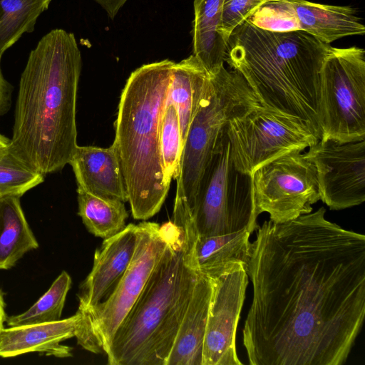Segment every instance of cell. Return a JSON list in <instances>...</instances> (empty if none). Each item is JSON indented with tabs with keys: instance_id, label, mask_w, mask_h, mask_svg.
Here are the masks:
<instances>
[{
	"instance_id": "9a60e30c",
	"label": "cell",
	"mask_w": 365,
	"mask_h": 365,
	"mask_svg": "<svg viewBox=\"0 0 365 365\" xmlns=\"http://www.w3.org/2000/svg\"><path fill=\"white\" fill-rule=\"evenodd\" d=\"M68 164L72 167L77 190L128 202L120 160L113 144L108 148L77 145Z\"/></svg>"
},
{
	"instance_id": "44dd1931",
	"label": "cell",
	"mask_w": 365,
	"mask_h": 365,
	"mask_svg": "<svg viewBox=\"0 0 365 365\" xmlns=\"http://www.w3.org/2000/svg\"><path fill=\"white\" fill-rule=\"evenodd\" d=\"M224 0H195L193 55L210 75L226 60L227 42L219 32Z\"/></svg>"
},
{
	"instance_id": "7a4b0ae2",
	"label": "cell",
	"mask_w": 365,
	"mask_h": 365,
	"mask_svg": "<svg viewBox=\"0 0 365 365\" xmlns=\"http://www.w3.org/2000/svg\"><path fill=\"white\" fill-rule=\"evenodd\" d=\"M81 67L74 34L56 29L31 51L21 75L9 148L44 176L68 164L78 145Z\"/></svg>"
},
{
	"instance_id": "836d02e7",
	"label": "cell",
	"mask_w": 365,
	"mask_h": 365,
	"mask_svg": "<svg viewBox=\"0 0 365 365\" xmlns=\"http://www.w3.org/2000/svg\"><path fill=\"white\" fill-rule=\"evenodd\" d=\"M1 198V197H0V199Z\"/></svg>"
},
{
	"instance_id": "7c38bea8",
	"label": "cell",
	"mask_w": 365,
	"mask_h": 365,
	"mask_svg": "<svg viewBox=\"0 0 365 365\" xmlns=\"http://www.w3.org/2000/svg\"><path fill=\"white\" fill-rule=\"evenodd\" d=\"M304 154L315 167L320 200L331 210L365 201V140L320 139Z\"/></svg>"
},
{
	"instance_id": "f1b7e54d",
	"label": "cell",
	"mask_w": 365,
	"mask_h": 365,
	"mask_svg": "<svg viewBox=\"0 0 365 365\" xmlns=\"http://www.w3.org/2000/svg\"><path fill=\"white\" fill-rule=\"evenodd\" d=\"M268 0H224L219 32L227 43L232 31Z\"/></svg>"
},
{
	"instance_id": "8fae6325",
	"label": "cell",
	"mask_w": 365,
	"mask_h": 365,
	"mask_svg": "<svg viewBox=\"0 0 365 365\" xmlns=\"http://www.w3.org/2000/svg\"><path fill=\"white\" fill-rule=\"evenodd\" d=\"M251 175L256 213L267 212L274 223L311 212L320 200L315 167L301 150L283 154Z\"/></svg>"
},
{
	"instance_id": "ba28073f",
	"label": "cell",
	"mask_w": 365,
	"mask_h": 365,
	"mask_svg": "<svg viewBox=\"0 0 365 365\" xmlns=\"http://www.w3.org/2000/svg\"><path fill=\"white\" fill-rule=\"evenodd\" d=\"M227 127L220 134L202 176L192 223L198 237L257 229L252 175L237 170Z\"/></svg>"
},
{
	"instance_id": "5b68a950",
	"label": "cell",
	"mask_w": 365,
	"mask_h": 365,
	"mask_svg": "<svg viewBox=\"0 0 365 365\" xmlns=\"http://www.w3.org/2000/svg\"><path fill=\"white\" fill-rule=\"evenodd\" d=\"M177 226L106 354L109 365H166L197 278Z\"/></svg>"
},
{
	"instance_id": "30bf717a",
	"label": "cell",
	"mask_w": 365,
	"mask_h": 365,
	"mask_svg": "<svg viewBox=\"0 0 365 365\" xmlns=\"http://www.w3.org/2000/svg\"><path fill=\"white\" fill-rule=\"evenodd\" d=\"M232 158L237 170L252 174L264 163L319 141L304 120L259 103L227 126Z\"/></svg>"
},
{
	"instance_id": "83f0119b",
	"label": "cell",
	"mask_w": 365,
	"mask_h": 365,
	"mask_svg": "<svg viewBox=\"0 0 365 365\" xmlns=\"http://www.w3.org/2000/svg\"><path fill=\"white\" fill-rule=\"evenodd\" d=\"M254 26L270 31L299 30L289 0H268L247 19Z\"/></svg>"
},
{
	"instance_id": "ac0fdd59",
	"label": "cell",
	"mask_w": 365,
	"mask_h": 365,
	"mask_svg": "<svg viewBox=\"0 0 365 365\" xmlns=\"http://www.w3.org/2000/svg\"><path fill=\"white\" fill-rule=\"evenodd\" d=\"M300 31L330 44L343 37L364 35L365 26L357 11L349 6L289 0Z\"/></svg>"
},
{
	"instance_id": "e0dca14e",
	"label": "cell",
	"mask_w": 365,
	"mask_h": 365,
	"mask_svg": "<svg viewBox=\"0 0 365 365\" xmlns=\"http://www.w3.org/2000/svg\"><path fill=\"white\" fill-rule=\"evenodd\" d=\"M212 290L210 279L197 272L166 365H202L203 342Z\"/></svg>"
},
{
	"instance_id": "4316f807",
	"label": "cell",
	"mask_w": 365,
	"mask_h": 365,
	"mask_svg": "<svg viewBox=\"0 0 365 365\" xmlns=\"http://www.w3.org/2000/svg\"><path fill=\"white\" fill-rule=\"evenodd\" d=\"M160 152L165 182L170 185L179 173L183 148L178 113L172 104L165 106L160 128Z\"/></svg>"
},
{
	"instance_id": "cb8c5ba5",
	"label": "cell",
	"mask_w": 365,
	"mask_h": 365,
	"mask_svg": "<svg viewBox=\"0 0 365 365\" xmlns=\"http://www.w3.org/2000/svg\"><path fill=\"white\" fill-rule=\"evenodd\" d=\"M51 0H0V56L24 33L34 30Z\"/></svg>"
},
{
	"instance_id": "f546056e",
	"label": "cell",
	"mask_w": 365,
	"mask_h": 365,
	"mask_svg": "<svg viewBox=\"0 0 365 365\" xmlns=\"http://www.w3.org/2000/svg\"><path fill=\"white\" fill-rule=\"evenodd\" d=\"M1 56H0L1 63ZM12 86L3 76L0 64V115L8 112L11 104Z\"/></svg>"
},
{
	"instance_id": "1f68e13d",
	"label": "cell",
	"mask_w": 365,
	"mask_h": 365,
	"mask_svg": "<svg viewBox=\"0 0 365 365\" xmlns=\"http://www.w3.org/2000/svg\"><path fill=\"white\" fill-rule=\"evenodd\" d=\"M7 319L6 313V304L4 299L3 293L0 289V333L4 328V325L6 323Z\"/></svg>"
},
{
	"instance_id": "9c48e42d",
	"label": "cell",
	"mask_w": 365,
	"mask_h": 365,
	"mask_svg": "<svg viewBox=\"0 0 365 365\" xmlns=\"http://www.w3.org/2000/svg\"><path fill=\"white\" fill-rule=\"evenodd\" d=\"M321 139L365 140V51L331 46L320 73Z\"/></svg>"
},
{
	"instance_id": "4dcf8cb0",
	"label": "cell",
	"mask_w": 365,
	"mask_h": 365,
	"mask_svg": "<svg viewBox=\"0 0 365 365\" xmlns=\"http://www.w3.org/2000/svg\"><path fill=\"white\" fill-rule=\"evenodd\" d=\"M98 4L107 13L108 16L113 19L120 9L127 0H93Z\"/></svg>"
},
{
	"instance_id": "ffe728a7",
	"label": "cell",
	"mask_w": 365,
	"mask_h": 365,
	"mask_svg": "<svg viewBox=\"0 0 365 365\" xmlns=\"http://www.w3.org/2000/svg\"><path fill=\"white\" fill-rule=\"evenodd\" d=\"M247 230L222 235L197 237L191 258L200 273L214 277L232 262H241L247 268L251 255Z\"/></svg>"
},
{
	"instance_id": "d6a6232c",
	"label": "cell",
	"mask_w": 365,
	"mask_h": 365,
	"mask_svg": "<svg viewBox=\"0 0 365 365\" xmlns=\"http://www.w3.org/2000/svg\"><path fill=\"white\" fill-rule=\"evenodd\" d=\"M10 143V140L0 134V155L5 153Z\"/></svg>"
},
{
	"instance_id": "d6986e66",
	"label": "cell",
	"mask_w": 365,
	"mask_h": 365,
	"mask_svg": "<svg viewBox=\"0 0 365 365\" xmlns=\"http://www.w3.org/2000/svg\"><path fill=\"white\" fill-rule=\"evenodd\" d=\"M210 78V75L193 54L174 63L165 106L172 104L176 109L183 144Z\"/></svg>"
},
{
	"instance_id": "277c9868",
	"label": "cell",
	"mask_w": 365,
	"mask_h": 365,
	"mask_svg": "<svg viewBox=\"0 0 365 365\" xmlns=\"http://www.w3.org/2000/svg\"><path fill=\"white\" fill-rule=\"evenodd\" d=\"M174 63L165 59L138 68L120 98L113 144L135 220H146L157 214L170 189L164 179L159 140Z\"/></svg>"
},
{
	"instance_id": "5bb4252c",
	"label": "cell",
	"mask_w": 365,
	"mask_h": 365,
	"mask_svg": "<svg viewBox=\"0 0 365 365\" xmlns=\"http://www.w3.org/2000/svg\"><path fill=\"white\" fill-rule=\"evenodd\" d=\"M136 241L137 225L132 223L104 239L95 252L91 271L80 284L77 312L87 311L110 296L131 262Z\"/></svg>"
},
{
	"instance_id": "4fadbf2b",
	"label": "cell",
	"mask_w": 365,
	"mask_h": 365,
	"mask_svg": "<svg viewBox=\"0 0 365 365\" xmlns=\"http://www.w3.org/2000/svg\"><path fill=\"white\" fill-rule=\"evenodd\" d=\"M246 267L232 262L210 278L212 290L203 342L202 365H241L235 338L248 284Z\"/></svg>"
},
{
	"instance_id": "8992f818",
	"label": "cell",
	"mask_w": 365,
	"mask_h": 365,
	"mask_svg": "<svg viewBox=\"0 0 365 365\" xmlns=\"http://www.w3.org/2000/svg\"><path fill=\"white\" fill-rule=\"evenodd\" d=\"M259 103L243 76L222 66L210 75L185 137L177 178L173 222H192L199 185L219 137L229 123Z\"/></svg>"
},
{
	"instance_id": "6da1fadb",
	"label": "cell",
	"mask_w": 365,
	"mask_h": 365,
	"mask_svg": "<svg viewBox=\"0 0 365 365\" xmlns=\"http://www.w3.org/2000/svg\"><path fill=\"white\" fill-rule=\"evenodd\" d=\"M317 210L258 226L242 331L251 365H342L365 317V236Z\"/></svg>"
},
{
	"instance_id": "d4e9b609",
	"label": "cell",
	"mask_w": 365,
	"mask_h": 365,
	"mask_svg": "<svg viewBox=\"0 0 365 365\" xmlns=\"http://www.w3.org/2000/svg\"><path fill=\"white\" fill-rule=\"evenodd\" d=\"M72 280L69 274L62 271L49 289L26 311L7 317L8 327L56 322L61 319L67 294Z\"/></svg>"
},
{
	"instance_id": "7402d4cb",
	"label": "cell",
	"mask_w": 365,
	"mask_h": 365,
	"mask_svg": "<svg viewBox=\"0 0 365 365\" xmlns=\"http://www.w3.org/2000/svg\"><path fill=\"white\" fill-rule=\"evenodd\" d=\"M38 247L21 205L20 197L0 199V270L15 266L27 252Z\"/></svg>"
},
{
	"instance_id": "3957f363",
	"label": "cell",
	"mask_w": 365,
	"mask_h": 365,
	"mask_svg": "<svg viewBox=\"0 0 365 365\" xmlns=\"http://www.w3.org/2000/svg\"><path fill=\"white\" fill-rule=\"evenodd\" d=\"M330 47L300 30L270 31L246 20L229 36L225 61L260 104L304 120L320 140V73Z\"/></svg>"
},
{
	"instance_id": "2e32d148",
	"label": "cell",
	"mask_w": 365,
	"mask_h": 365,
	"mask_svg": "<svg viewBox=\"0 0 365 365\" xmlns=\"http://www.w3.org/2000/svg\"><path fill=\"white\" fill-rule=\"evenodd\" d=\"M78 314L56 322L4 328L0 333V357L38 352L57 358L72 356V348L61 342L75 336Z\"/></svg>"
},
{
	"instance_id": "52a82bcc",
	"label": "cell",
	"mask_w": 365,
	"mask_h": 365,
	"mask_svg": "<svg viewBox=\"0 0 365 365\" xmlns=\"http://www.w3.org/2000/svg\"><path fill=\"white\" fill-rule=\"evenodd\" d=\"M177 225L143 220L137 225V241L131 262L110 296L96 307L76 312L75 336L83 349L106 354L115 333L140 296L163 256Z\"/></svg>"
},
{
	"instance_id": "484cf974",
	"label": "cell",
	"mask_w": 365,
	"mask_h": 365,
	"mask_svg": "<svg viewBox=\"0 0 365 365\" xmlns=\"http://www.w3.org/2000/svg\"><path fill=\"white\" fill-rule=\"evenodd\" d=\"M45 176L17 157L8 147L0 155V197H21L42 183Z\"/></svg>"
},
{
	"instance_id": "603a6c76",
	"label": "cell",
	"mask_w": 365,
	"mask_h": 365,
	"mask_svg": "<svg viewBox=\"0 0 365 365\" xmlns=\"http://www.w3.org/2000/svg\"><path fill=\"white\" fill-rule=\"evenodd\" d=\"M78 215L87 230L96 237L109 238L126 226L128 217L124 202L101 197L77 190Z\"/></svg>"
}]
</instances>
